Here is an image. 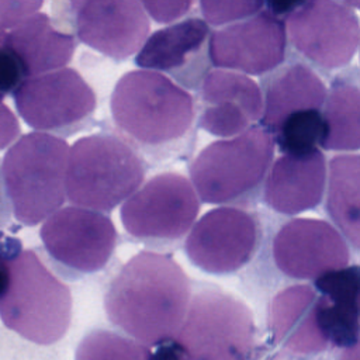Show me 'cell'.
Here are the masks:
<instances>
[{"label":"cell","instance_id":"obj_25","mask_svg":"<svg viewBox=\"0 0 360 360\" xmlns=\"http://www.w3.org/2000/svg\"><path fill=\"white\" fill-rule=\"evenodd\" d=\"M75 360H155L153 350L122 333L94 329L76 347Z\"/></svg>","mask_w":360,"mask_h":360},{"label":"cell","instance_id":"obj_21","mask_svg":"<svg viewBox=\"0 0 360 360\" xmlns=\"http://www.w3.org/2000/svg\"><path fill=\"white\" fill-rule=\"evenodd\" d=\"M311 285L318 294L321 322L330 349L359 346V266L322 274Z\"/></svg>","mask_w":360,"mask_h":360},{"label":"cell","instance_id":"obj_17","mask_svg":"<svg viewBox=\"0 0 360 360\" xmlns=\"http://www.w3.org/2000/svg\"><path fill=\"white\" fill-rule=\"evenodd\" d=\"M210 34L202 18L188 17L152 32L134 62L142 70L167 73L186 90H198L208 72Z\"/></svg>","mask_w":360,"mask_h":360},{"label":"cell","instance_id":"obj_8","mask_svg":"<svg viewBox=\"0 0 360 360\" xmlns=\"http://www.w3.org/2000/svg\"><path fill=\"white\" fill-rule=\"evenodd\" d=\"M200 200L183 174L165 172L143 183L120 208L125 232L152 246L180 242L194 225Z\"/></svg>","mask_w":360,"mask_h":360},{"label":"cell","instance_id":"obj_16","mask_svg":"<svg viewBox=\"0 0 360 360\" xmlns=\"http://www.w3.org/2000/svg\"><path fill=\"white\" fill-rule=\"evenodd\" d=\"M195 122L208 134L229 139L260 121L263 94L260 86L246 75L208 70L198 87Z\"/></svg>","mask_w":360,"mask_h":360},{"label":"cell","instance_id":"obj_1","mask_svg":"<svg viewBox=\"0 0 360 360\" xmlns=\"http://www.w3.org/2000/svg\"><path fill=\"white\" fill-rule=\"evenodd\" d=\"M190 298V278L177 262L165 253L141 250L110 280L104 309L125 336L158 347L177 333Z\"/></svg>","mask_w":360,"mask_h":360},{"label":"cell","instance_id":"obj_31","mask_svg":"<svg viewBox=\"0 0 360 360\" xmlns=\"http://www.w3.org/2000/svg\"><path fill=\"white\" fill-rule=\"evenodd\" d=\"M21 132L20 124L14 112L3 101L0 94V150L13 145Z\"/></svg>","mask_w":360,"mask_h":360},{"label":"cell","instance_id":"obj_20","mask_svg":"<svg viewBox=\"0 0 360 360\" xmlns=\"http://www.w3.org/2000/svg\"><path fill=\"white\" fill-rule=\"evenodd\" d=\"M263 114L259 125L270 135L290 115L307 110H322L326 86L312 68L294 58L284 60L262 79Z\"/></svg>","mask_w":360,"mask_h":360},{"label":"cell","instance_id":"obj_27","mask_svg":"<svg viewBox=\"0 0 360 360\" xmlns=\"http://www.w3.org/2000/svg\"><path fill=\"white\" fill-rule=\"evenodd\" d=\"M201 13L204 21L214 27H225L242 20H246L264 8V1L257 0H236V1H218L201 0Z\"/></svg>","mask_w":360,"mask_h":360},{"label":"cell","instance_id":"obj_4","mask_svg":"<svg viewBox=\"0 0 360 360\" xmlns=\"http://www.w3.org/2000/svg\"><path fill=\"white\" fill-rule=\"evenodd\" d=\"M274 139L259 124L229 139L208 143L190 166L194 191L205 204L248 208L273 163Z\"/></svg>","mask_w":360,"mask_h":360},{"label":"cell","instance_id":"obj_32","mask_svg":"<svg viewBox=\"0 0 360 360\" xmlns=\"http://www.w3.org/2000/svg\"><path fill=\"white\" fill-rule=\"evenodd\" d=\"M8 262L10 259L6 257L1 252H0V294L3 292L6 284H7V278H8Z\"/></svg>","mask_w":360,"mask_h":360},{"label":"cell","instance_id":"obj_10","mask_svg":"<svg viewBox=\"0 0 360 360\" xmlns=\"http://www.w3.org/2000/svg\"><path fill=\"white\" fill-rule=\"evenodd\" d=\"M20 117L37 132L72 135L86 128L97 98L90 84L72 68L25 79L13 93Z\"/></svg>","mask_w":360,"mask_h":360},{"label":"cell","instance_id":"obj_9","mask_svg":"<svg viewBox=\"0 0 360 360\" xmlns=\"http://www.w3.org/2000/svg\"><path fill=\"white\" fill-rule=\"evenodd\" d=\"M297 59L323 75L349 65L359 48V17L347 1H298L284 18Z\"/></svg>","mask_w":360,"mask_h":360},{"label":"cell","instance_id":"obj_6","mask_svg":"<svg viewBox=\"0 0 360 360\" xmlns=\"http://www.w3.org/2000/svg\"><path fill=\"white\" fill-rule=\"evenodd\" d=\"M69 145L63 138L30 132L18 138L1 162L3 187L14 218L34 226L62 208Z\"/></svg>","mask_w":360,"mask_h":360},{"label":"cell","instance_id":"obj_3","mask_svg":"<svg viewBox=\"0 0 360 360\" xmlns=\"http://www.w3.org/2000/svg\"><path fill=\"white\" fill-rule=\"evenodd\" d=\"M155 360H257V330L250 308L218 287L191 294L177 333L153 352Z\"/></svg>","mask_w":360,"mask_h":360},{"label":"cell","instance_id":"obj_26","mask_svg":"<svg viewBox=\"0 0 360 360\" xmlns=\"http://www.w3.org/2000/svg\"><path fill=\"white\" fill-rule=\"evenodd\" d=\"M322 134V110H307L287 117L271 136L283 155L297 156L316 150Z\"/></svg>","mask_w":360,"mask_h":360},{"label":"cell","instance_id":"obj_22","mask_svg":"<svg viewBox=\"0 0 360 360\" xmlns=\"http://www.w3.org/2000/svg\"><path fill=\"white\" fill-rule=\"evenodd\" d=\"M1 44L17 56L27 79L65 68L76 49L75 37L39 11L13 28Z\"/></svg>","mask_w":360,"mask_h":360},{"label":"cell","instance_id":"obj_18","mask_svg":"<svg viewBox=\"0 0 360 360\" xmlns=\"http://www.w3.org/2000/svg\"><path fill=\"white\" fill-rule=\"evenodd\" d=\"M267 329L273 345L292 356L330 349L325 336L318 294L311 284H292L278 291L267 307Z\"/></svg>","mask_w":360,"mask_h":360},{"label":"cell","instance_id":"obj_2","mask_svg":"<svg viewBox=\"0 0 360 360\" xmlns=\"http://www.w3.org/2000/svg\"><path fill=\"white\" fill-rule=\"evenodd\" d=\"M110 110L118 138L150 160L179 153L197 120L190 91L163 73L142 69L118 79Z\"/></svg>","mask_w":360,"mask_h":360},{"label":"cell","instance_id":"obj_33","mask_svg":"<svg viewBox=\"0 0 360 360\" xmlns=\"http://www.w3.org/2000/svg\"><path fill=\"white\" fill-rule=\"evenodd\" d=\"M339 360H359V346L342 350Z\"/></svg>","mask_w":360,"mask_h":360},{"label":"cell","instance_id":"obj_19","mask_svg":"<svg viewBox=\"0 0 360 360\" xmlns=\"http://www.w3.org/2000/svg\"><path fill=\"white\" fill-rule=\"evenodd\" d=\"M326 160L322 150L277 158L262 187L263 202L274 212L297 215L316 208L323 198Z\"/></svg>","mask_w":360,"mask_h":360},{"label":"cell","instance_id":"obj_13","mask_svg":"<svg viewBox=\"0 0 360 360\" xmlns=\"http://www.w3.org/2000/svg\"><path fill=\"white\" fill-rule=\"evenodd\" d=\"M287 53L284 20L263 8L255 15L210 34V63L222 70L264 76L277 69Z\"/></svg>","mask_w":360,"mask_h":360},{"label":"cell","instance_id":"obj_11","mask_svg":"<svg viewBox=\"0 0 360 360\" xmlns=\"http://www.w3.org/2000/svg\"><path fill=\"white\" fill-rule=\"evenodd\" d=\"M263 239L259 217L248 208L218 207L207 211L184 242L188 260L200 270L224 276L243 269Z\"/></svg>","mask_w":360,"mask_h":360},{"label":"cell","instance_id":"obj_12","mask_svg":"<svg viewBox=\"0 0 360 360\" xmlns=\"http://www.w3.org/2000/svg\"><path fill=\"white\" fill-rule=\"evenodd\" d=\"M39 235L49 257L76 277L101 271L111 260L118 240L110 217L75 205L48 217Z\"/></svg>","mask_w":360,"mask_h":360},{"label":"cell","instance_id":"obj_35","mask_svg":"<svg viewBox=\"0 0 360 360\" xmlns=\"http://www.w3.org/2000/svg\"><path fill=\"white\" fill-rule=\"evenodd\" d=\"M0 214H1V193H0Z\"/></svg>","mask_w":360,"mask_h":360},{"label":"cell","instance_id":"obj_30","mask_svg":"<svg viewBox=\"0 0 360 360\" xmlns=\"http://www.w3.org/2000/svg\"><path fill=\"white\" fill-rule=\"evenodd\" d=\"M146 14H149L156 22L167 24L173 22L183 15H186L193 7V1L190 0H176V1H141Z\"/></svg>","mask_w":360,"mask_h":360},{"label":"cell","instance_id":"obj_15","mask_svg":"<svg viewBox=\"0 0 360 360\" xmlns=\"http://www.w3.org/2000/svg\"><path fill=\"white\" fill-rule=\"evenodd\" d=\"M69 6L79 41L114 60L138 53L149 37L150 22L138 0H79Z\"/></svg>","mask_w":360,"mask_h":360},{"label":"cell","instance_id":"obj_5","mask_svg":"<svg viewBox=\"0 0 360 360\" xmlns=\"http://www.w3.org/2000/svg\"><path fill=\"white\" fill-rule=\"evenodd\" d=\"M0 319L21 338L37 345L60 340L72 322V294L31 250L8 262L7 284L0 294Z\"/></svg>","mask_w":360,"mask_h":360},{"label":"cell","instance_id":"obj_14","mask_svg":"<svg viewBox=\"0 0 360 360\" xmlns=\"http://www.w3.org/2000/svg\"><path fill=\"white\" fill-rule=\"evenodd\" d=\"M350 246L328 221L291 218L273 235L271 259L291 280L314 281L322 274L349 266Z\"/></svg>","mask_w":360,"mask_h":360},{"label":"cell","instance_id":"obj_24","mask_svg":"<svg viewBox=\"0 0 360 360\" xmlns=\"http://www.w3.org/2000/svg\"><path fill=\"white\" fill-rule=\"evenodd\" d=\"M325 210L354 252L359 250L360 158L343 153L330 159L326 172Z\"/></svg>","mask_w":360,"mask_h":360},{"label":"cell","instance_id":"obj_34","mask_svg":"<svg viewBox=\"0 0 360 360\" xmlns=\"http://www.w3.org/2000/svg\"><path fill=\"white\" fill-rule=\"evenodd\" d=\"M266 360H302L298 356H285V353L283 356H274L271 359H266Z\"/></svg>","mask_w":360,"mask_h":360},{"label":"cell","instance_id":"obj_28","mask_svg":"<svg viewBox=\"0 0 360 360\" xmlns=\"http://www.w3.org/2000/svg\"><path fill=\"white\" fill-rule=\"evenodd\" d=\"M41 6L42 1L37 0L0 1V44L13 28H15L27 17L37 13Z\"/></svg>","mask_w":360,"mask_h":360},{"label":"cell","instance_id":"obj_7","mask_svg":"<svg viewBox=\"0 0 360 360\" xmlns=\"http://www.w3.org/2000/svg\"><path fill=\"white\" fill-rule=\"evenodd\" d=\"M143 180V159L115 135L83 136L69 148L65 191L75 207L110 212L128 200Z\"/></svg>","mask_w":360,"mask_h":360},{"label":"cell","instance_id":"obj_23","mask_svg":"<svg viewBox=\"0 0 360 360\" xmlns=\"http://www.w3.org/2000/svg\"><path fill=\"white\" fill-rule=\"evenodd\" d=\"M323 134L319 146L326 150L350 152L360 145V90L357 69L339 73L322 105Z\"/></svg>","mask_w":360,"mask_h":360},{"label":"cell","instance_id":"obj_29","mask_svg":"<svg viewBox=\"0 0 360 360\" xmlns=\"http://www.w3.org/2000/svg\"><path fill=\"white\" fill-rule=\"evenodd\" d=\"M25 79L17 56L6 45L0 44V94L14 93Z\"/></svg>","mask_w":360,"mask_h":360}]
</instances>
